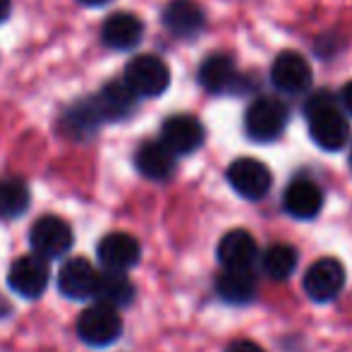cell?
<instances>
[{
	"instance_id": "obj_1",
	"label": "cell",
	"mask_w": 352,
	"mask_h": 352,
	"mask_svg": "<svg viewBox=\"0 0 352 352\" xmlns=\"http://www.w3.org/2000/svg\"><path fill=\"white\" fill-rule=\"evenodd\" d=\"M307 122L311 140L324 151H338L350 140L348 118L329 91H316L307 101Z\"/></svg>"
},
{
	"instance_id": "obj_2",
	"label": "cell",
	"mask_w": 352,
	"mask_h": 352,
	"mask_svg": "<svg viewBox=\"0 0 352 352\" xmlns=\"http://www.w3.org/2000/svg\"><path fill=\"white\" fill-rule=\"evenodd\" d=\"M77 333L91 348H106V345L116 343L122 333V319L118 314V309L108 305H96L87 307L77 319Z\"/></svg>"
},
{
	"instance_id": "obj_3",
	"label": "cell",
	"mask_w": 352,
	"mask_h": 352,
	"mask_svg": "<svg viewBox=\"0 0 352 352\" xmlns=\"http://www.w3.org/2000/svg\"><path fill=\"white\" fill-rule=\"evenodd\" d=\"M287 125V108L278 98L261 96L250 106L245 116L247 135L254 142H274L283 135Z\"/></svg>"
},
{
	"instance_id": "obj_4",
	"label": "cell",
	"mask_w": 352,
	"mask_h": 352,
	"mask_svg": "<svg viewBox=\"0 0 352 352\" xmlns=\"http://www.w3.org/2000/svg\"><path fill=\"white\" fill-rule=\"evenodd\" d=\"M29 242L34 247V254H38L41 259H60L72 250V228L67 226L63 218L58 216H41L32 226L29 232Z\"/></svg>"
},
{
	"instance_id": "obj_5",
	"label": "cell",
	"mask_w": 352,
	"mask_h": 352,
	"mask_svg": "<svg viewBox=\"0 0 352 352\" xmlns=\"http://www.w3.org/2000/svg\"><path fill=\"white\" fill-rule=\"evenodd\" d=\"M125 82L137 96H161L170 84V70L158 56H137L127 63Z\"/></svg>"
},
{
	"instance_id": "obj_6",
	"label": "cell",
	"mask_w": 352,
	"mask_h": 352,
	"mask_svg": "<svg viewBox=\"0 0 352 352\" xmlns=\"http://www.w3.org/2000/svg\"><path fill=\"white\" fill-rule=\"evenodd\" d=\"M228 182L240 197L250 201L264 199L271 190V170L256 158H237L228 168Z\"/></svg>"
},
{
	"instance_id": "obj_7",
	"label": "cell",
	"mask_w": 352,
	"mask_h": 352,
	"mask_svg": "<svg viewBox=\"0 0 352 352\" xmlns=\"http://www.w3.org/2000/svg\"><path fill=\"white\" fill-rule=\"evenodd\" d=\"M345 285V269L338 259H319L307 269L305 292L314 302H331L340 295Z\"/></svg>"
},
{
	"instance_id": "obj_8",
	"label": "cell",
	"mask_w": 352,
	"mask_h": 352,
	"mask_svg": "<svg viewBox=\"0 0 352 352\" xmlns=\"http://www.w3.org/2000/svg\"><path fill=\"white\" fill-rule=\"evenodd\" d=\"M48 264L38 254L19 256L8 274V285L12 287L17 295L27 297V300H36L43 295L48 287Z\"/></svg>"
},
{
	"instance_id": "obj_9",
	"label": "cell",
	"mask_w": 352,
	"mask_h": 352,
	"mask_svg": "<svg viewBox=\"0 0 352 352\" xmlns=\"http://www.w3.org/2000/svg\"><path fill=\"white\" fill-rule=\"evenodd\" d=\"M98 278H101V274L87 259L77 256V259H70L60 266L58 290L70 300H89V297H96Z\"/></svg>"
},
{
	"instance_id": "obj_10",
	"label": "cell",
	"mask_w": 352,
	"mask_h": 352,
	"mask_svg": "<svg viewBox=\"0 0 352 352\" xmlns=\"http://www.w3.org/2000/svg\"><path fill=\"white\" fill-rule=\"evenodd\" d=\"M271 82L278 91L302 94L311 84V67L305 56L295 51H283L271 65Z\"/></svg>"
},
{
	"instance_id": "obj_11",
	"label": "cell",
	"mask_w": 352,
	"mask_h": 352,
	"mask_svg": "<svg viewBox=\"0 0 352 352\" xmlns=\"http://www.w3.org/2000/svg\"><path fill=\"white\" fill-rule=\"evenodd\" d=\"M161 142L170 148L175 156L192 153L204 144V127L192 116H173L163 122Z\"/></svg>"
},
{
	"instance_id": "obj_12",
	"label": "cell",
	"mask_w": 352,
	"mask_h": 352,
	"mask_svg": "<svg viewBox=\"0 0 352 352\" xmlns=\"http://www.w3.org/2000/svg\"><path fill=\"white\" fill-rule=\"evenodd\" d=\"M256 254H259V247H256L254 235L250 230H242V228L226 232L218 242V261L226 271L252 269Z\"/></svg>"
},
{
	"instance_id": "obj_13",
	"label": "cell",
	"mask_w": 352,
	"mask_h": 352,
	"mask_svg": "<svg viewBox=\"0 0 352 352\" xmlns=\"http://www.w3.org/2000/svg\"><path fill=\"white\" fill-rule=\"evenodd\" d=\"M96 252L98 261L106 266V271H122L125 274L127 269H132L140 261L142 247L127 232H111V235H106L98 242Z\"/></svg>"
},
{
	"instance_id": "obj_14",
	"label": "cell",
	"mask_w": 352,
	"mask_h": 352,
	"mask_svg": "<svg viewBox=\"0 0 352 352\" xmlns=\"http://www.w3.org/2000/svg\"><path fill=\"white\" fill-rule=\"evenodd\" d=\"M94 103V111L96 116L101 118V122H116V120H122L132 113L137 103V94L127 87V82H111L91 98Z\"/></svg>"
},
{
	"instance_id": "obj_15",
	"label": "cell",
	"mask_w": 352,
	"mask_h": 352,
	"mask_svg": "<svg viewBox=\"0 0 352 352\" xmlns=\"http://www.w3.org/2000/svg\"><path fill=\"white\" fill-rule=\"evenodd\" d=\"M144 24L137 14L132 12H116L103 22L101 38L113 51H130L142 41Z\"/></svg>"
},
{
	"instance_id": "obj_16",
	"label": "cell",
	"mask_w": 352,
	"mask_h": 352,
	"mask_svg": "<svg viewBox=\"0 0 352 352\" xmlns=\"http://www.w3.org/2000/svg\"><path fill=\"white\" fill-rule=\"evenodd\" d=\"M204 10L195 0H170L163 10V24L180 38H192L204 29Z\"/></svg>"
},
{
	"instance_id": "obj_17",
	"label": "cell",
	"mask_w": 352,
	"mask_h": 352,
	"mask_svg": "<svg viewBox=\"0 0 352 352\" xmlns=\"http://www.w3.org/2000/svg\"><path fill=\"white\" fill-rule=\"evenodd\" d=\"M283 206L295 218H314L324 206V192L319 190L316 182L307 180V177H297L287 185Z\"/></svg>"
},
{
	"instance_id": "obj_18",
	"label": "cell",
	"mask_w": 352,
	"mask_h": 352,
	"mask_svg": "<svg viewBox=\"0 0 352 352\" xmlns=\"http://www.w3.org/2000/svg\"><path fill=\"white\" fill-rule=\"evenodd\" d=\"M135 166L148 180H168L175 170V153L163 142H146L137 148Z\"/></svg>"
},
{
	"instance_id": "obj_19",
	"label": "cell",
	"mask_w": 352,
	"mask_h": 352,
	"mask_svg": "<svg viewBox=\"0 0 352 352\" xmlns=\"http://www.w3.org/2000/svg\"><path fill=\"white\" fill-rule=\"evenodd\" d=\"M237 70L230 56L213 53L199 65V84L211 94H228L237 87Z\"/></svg>"
},
{
	"instance_id": "obj_20",
	"label": "cell",
	"mask_w": 352,
	"mask_h": 352,
	"mask_svg": "<svg viewBox=\"0 0 352 352\" xmlns=\"http://www.w3.org/2000/svg\"><path fill=\"white\" fill-rule=\"evenodd\" d=\"M216 290L218 297L230 302V305H247L256 295V276L252 274V269L226 271V274L218 276Z\"/></svg>"
},
{
	"instance_id": "obj_21",
	"label": "cell",
	"mask_w": 352,
	"mask_h": 352,
	"mask_svg": "<svg viewBox=\"0 0 352 352\" xmlns=\"http://www.w3.org/2000/svg\"><path fill=\"white\" fill-rule=\"evenodd\" d=\"M96 300L101 305L113 307V309H120V307H127L135 300V285L122 271H106L98 278Z\"/></svg>"
},
{
	"instance_id": "obj_22",
	"label": "cell",
	"mask_w": 352,
	"mask_h": 352,
	"mask_svg": "<svg viewBox=\"0 0 352 352\" xmlns=\"http://www.w3.org/2000/svg\"><path fill=\"white\" fill-rule=\"evenodd\" d=\"M261 269L269 278L285 280L295 274L297 269V252L290 245H271L261 254Z\"/></svg>"
},
{
	"instance_id": "obj_23",
	"label": "cell",
	"mask_w": 352,
	"mask_h": 352,
	"mask_svg": "<svg viewBox=\"0 0 352 352\" xmlns=\"http://www.w3.org/2000/svg\"><path fill=\"white\" fill-rule=\"evenodd\" d=\"M29 187L19 177H3L0 180V216L17 218L29 209Z\"/></svg>"
},
{
	"instance_id": "obj_24",
	"label": "cell",
	"mask_w": 352,
	"mask_h": 352,
	"mask_svg": "<svg viewBox=\"0 0 352 352\" xmlns=\"http://www.w3.org/2000/svg\"><path fill=\"white\" fill-rule=\"evenodd\" d=\"M226 352H264V350H261L254 340H235Z\"/></svg>"
},
{
	"instance_id": "obj_25",
	"label": "cell",
	"mask_w": 352,
	"mask_h": 352,
	"mask_svg": "<svg viewBox=\"0 0 352 352\" xmlns=\"http://www.w3.org/2000/svg\"><path fill=\"white\" fill-rule=\"evenodd\" d=\"M340 103H343V108L352 116V82L345 84L343 91H340Z\"/></svg>"
},
{
	"instance_id": "obj_26",
	"label": "cell",
	"mask_w": 352,
	"mask_h": 352,
	"mask_svg": "<svg viewBox=\"0 0 352 352\" xmlns=\"http://www.w3.org/2000/svg\"><path fill=\"white\" fill-rule=\"evenodd\" d=\"M10 14V0H0V22H5Z\"/></svg>"
},
{
	"instance_id": "obj_27",
	"label": "cell",
	"mask_w": 352,
	"mask_h": 352,
	"mask_svg": "<svg viewBox=\"0 0 352 352\" xmlns=\"http://www.w3.org/2000/svg\"><path fill=\"white\" fill-rule=\"evenodd\" d=\"M84 5H103V3H108V0H82Z\"/></svg>"
},
{
	"instance_id": "obj_28",
	"label": "cell",
	"mask_w": 352,
	"mask_h": 352,
	"mask_svg": "<svg viewBox=\"0 0 352 352\" xmlns=\"http://www.w3.org/2000/svg\"><path fill=\"white\" fill-rule=\"evenodd\" d=\"M350 168H352V151H350Z\"/></svg>"
}]
</instances>
